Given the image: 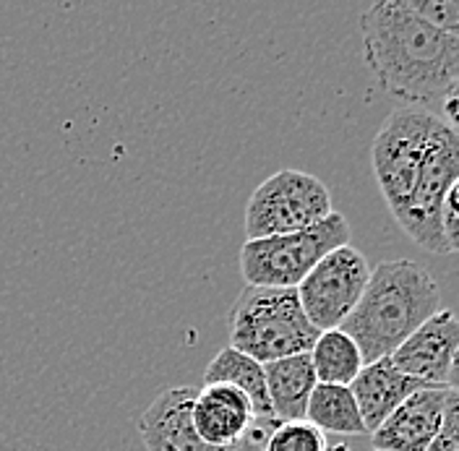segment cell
<instances>
[{
    "label": "cell",
    "mask_w": 459,
    "mask_h": 451,
    "mask_svg": "<svg viewBox=\"0 0 459 451\" xmlns=\"http://www.w3.org/2000/svg\"><path fill=\"white\" fill-rule=\"evenodd\" d=\"M366 60L381 91L404 108H444L457 97L459 34L430 27L402 0H381L360 16Z\"/></svg>",
    "instance_id": "cell-1"
},
{
    "label": "cell",
    "mask_w": 459,
    "mask_h": 451,
    "mask_svg": "<svg viewBox=\"0 0 459 451\" xmlns=\"http://www.w3.org/2000/svg\"><path fill=\"white\" fill-rule=\"evenodd\" d=\"M441 310V287L426 266L394 258L371 266L368 284L340 326L363 355V363L389 358L404 339Z\"/></svg>",
    "instance_id": "cell-2"
},
{
    "label": "cell",
    "mask_w": 459,
    "mask_h": 451,
    "mask_svg": "<svg viewBox=\"0 0 459 451\" xmlns=\"http://www.w3.org/2000/svg\"><path fill=\"white\" fill-rule=\"evenodd\" d=\"M230 347L266 366L311 352L318 329L303 313L295 290L246 284L228 313Z\"/></svg>",
    "instance_id": "cell-3"
},
{
    "label": "cell",
    "mask_w": 459,
    "mask_h": 451,
    "mask_svg": "<svg viewBox=\"0 0 459 451\" xmlns=\"http://www.w3.org/2000/svg\"><path fill=\"white\" fill-rule=\"evenodd\" d=\"M350 235L352 230L347 217L332 212L308 230L246 240L240 248V272L246 284L254 287L295 290L324 256L350 246Z\"/></svg>",
    "instance_id": "cell-4"
},
{
    "label": "cell",
    "mask_w": 459,
    "mask_h": 451,
    "mask_svg": "<svg viewBox=\"0 0 459 451\" xmlns=\"http://www.w3.org/2000/svg\"><path fill=\"white\" fill-rule=\"evenodd\" d=\"M441 120V115L423 108H397L373 139V175L394 220H400L410 204L426 146Z\"/></svg>",
    "instance_id": "cell-5"
},
{
    "label": "cell",
    "mask_w": 459,
    "mask_h": 451,
    "mask_svg": "<svg viewBox=\"0 0 459 451\" xmlns=\"http://www.w3.org/2000/svg\"><path fill=\"white\" fill-rule=\"evenodd\" d=\"M334 212L332 194L321 178L285 168L269 175L246 204L248 240L290 235L318 225Z\"/></svg>",
    "instance_id": "cell-6"
},
{
    "label": "cell",
    "mask_w": 459,
    "mask_h": 451,
    "mask_svg": "<svg viewBox=\"0 0 459 451\" xmlns=\"http://www.w3.org/2000/svg\"><path fill=\"white\" fill-rule=\"evenodd\" d=\"M459 180V139L449 123H438L430 136L423 162L415 178V188L407 209L397 220L404 235L429 254H452L438 225V212L446 194Z\"/></svg>",
    "instance_id": "cell-7"
},
{
    "label": "cell",
    "mask_w": 459,
    "mask_h": 451,
    "mask_svg": "<svg viewBox=\"0 0 459 451\" xmlns=\"http://www.w3.org/2000/svg\"><path fill=\"white\" fill-rule=\"evenodd\" d=\"M371 277L368 258L352 246L326 254L303 282L295 287L303 313L318 332L340 329L358 306Z\"/></svg>",
    "instance_id": "cell-8"
},
{
    "label": "cell",
    "mask_w": 459,
    "mask_h": 451,
    "mask_svg": "<svg viewBox=\"0 0 459 451\" xmlns=\"http://www.w3.org/2000/svg\"><path fill=\"white\" fill-rule=\"evenodd\" d=\"M459 324L452 308L433 313L389 355L397 370L429 386H457Z\"/></svg>",
    "instance_id": "cell-9"
},
{
    "label": "cell",
    "mask_w": 459,
    "mask_h": 451,
    "mask_svg": "<svg viewBox=\"0 0 459 451\" xmlns=\"http://www.w3.org/2000/svg\"><path fill=\"white\" fill-rule=\"evenodd\" d=\"M457 386H426L410 395L400 407L371 433L378 451H426L441 428L444 410Z\"/></svg>",
    "instance_id": "cell-10"
},
{
    "label": "cell",
    "mask_w": 459,
    "mask_h": 451,
    "mask_svg": "<svg viewBox=\"0 0 459 451\" xmlns=\"http://www.w3.org/2000/svg\"><path fill=\"white\" fill-rule=\"evenodd\" d=\"M199 389H162L139 418V433L146 451H222L204 444L194 428V402Z\"/></svg>",
    "instance_id": "cell-11"
},
{
    "label": "cell",
    "mask_w": 459,
    "mask_h": 451,
    "mask_svg": "<svg viewBox=\"0 0 459 451\" xmlns=\"http://www.w3.org/2000/svg\"><path fill=\"white\" fill-rule=\"evenodd\" d=\"M256 423L248 396L230 384H204L194 402V428L212 449L230 451Z\"/></svg>",
    "instance_id": "cell-12"
},
{
    "label": "cell",
    "mask_w": 459,
    "mask_h": 451,
    "mask_svg": "<svg viewBox=\"0 0 459 451\" xmlns=\"http://www.w3.org/2000/svg\"><path fill=\"white\" fill-rule=\"evenodd\" d=\"M426 386L429 384L410 378L402 370H397L389 358H381V360H373L360 368V373L350 384V392L360 410L366 433H373L407 396L426 389Z\"/></svg>",
    "instance_id": "cell-13"
},
{
    "label": "cell",
    "mask_w": 459,
    "mask_h": 451,
    "mask_svg": "<svg viewBox=\"0 0 459 451\" xmlns=\"http://www.w3.org/2000/svg\"><path fill=\"white\" fill-rule=\"evenodd\" d=\"M264 381H266V396L272 404V415L277 423L306 421L308 399L318 384L308 352L266 363Z\"/></svg>",
    "instance_id": "cell-14"
},
{
    "label": "cell",
    "mask_w": 459,
    "mask_h": 451,
    "mask_svg": "<svg viewBox=\"0 0 459 451\" xmlns=\"http://www.w3.org/2000/svg\"><path fill=\"white\" fill-rule=\"evenodd\" d=\"M204 384H230L238 392L248 396L256 421L264 423H277L272 415V404L266 396V381H264V366L254 358L238 352L235 347H222L204 370Z\"/></svg>",
    "instance_id": "cell-15"
},
{
    "label": "cell",
    "mask_w": 459,
    "mask_h": 451,
    "mask_svg": "<svg viewBox=\"0 0 459 451\" xmlns=\"http://www.w3.org/2000/svg\"><path fill=\"white\" fill-rule=\"evenodd\" d=\"M308 358L314 366L316 381L329 384V386H350L355 376L360 373V368L366 366L358 344L347 337L342 329L321 332Z\"/></svg>",
    "instance_id": "cell-16"
},
{
    "label": "cell",
    "mask_w": 459,
    "mask_h": 451,
    "mask_svg": "<svg viewBox=\"0 0 459 451\" xmlns=\"http://www.w3.org/2000/svg\"><path fill=\"white\" fill-rule=\"evenodd\" d=\"M306 421L316 425L324 436L326 433H337V436H363L366 433V425H363L360 410L355 404L350 386L316 384L314 395L306 407Z\"/></svg>",
    "instance_id": "cell-17"
},
{
    "label": "cell",
    "mask_w": 459,
    "mask_h": 451,
    "mask_svg": "<svg viewBox=\"0 0 459 451\" xmlns=\"http://www.w3.org/2000/svg\"><path fill=\"white\" fill-rule=\"evenodd\" d=\"M264 451H329V441L308 421L274 423L266 433Z\"/></svg>",
    "instance_id": "cell-18"
},
{
    "label": "cell",
    "mask_w": 459,
    "mask_h": 451,
    "mask_svg": "<svg viewBox=\"0 0 459 451\" xmlns=\"http://www.w3.org/2000/svg\"><path fill=\"white\" fill-rule=\"evenodd\" d=\"M410 13L423 19L430 27L459 34V3L457 0H402Z\"/></svg>",
    "instance_id": "cell-19"
},
{
    "label": "cell",
    "mask_w": 459,
    "mask_h": 451,
    "mask_svg": "<svg viewBox=\"0 0 459 451\" xmlns=\"http://www.w3.org/2000/svg\"><path fill=\"white\" fill-rule=\"evenodd\" d=\"M459 447V392L452 395L446 410H444V421L441 428L436 430L433 441L426 451H457Z\"/></svg>",
    "instance_id": "cell-20"
},
{
    "label": "cell",
    "mask_w": 459,
    "mask_h": 451,
    "mask_svg": "<svg viewBox=\"0 0 459 451\" xmlns=\"http://www.w3.org/2000/svg\"><path fill=\"white\" fill-rule=\"evenodd\" d=\"M457 188L455 186L446 198H444V204H441V212H438V225H441V232H444V240H446V246H449V251L455 254L459 248V238H457Z\"/></svg>",
    "instance_id": "cell-21"
},
{
    "label": "cell",
    "mask_w": 459,
    "mask_h": 451,
    "mask_svg": "<svg viewBox=\"0 0 459 451\" xmlns=\"http://www.w3.org/2000/svg\"><path fill=\"white\" fill-rule=\"evenodd\" d=\"M269 430H272V425L264 428V421H256L254 428L248 430V436H246L240 444H235L230 451H264V441H266V433H269Z\"/></svg>",
    "instance_id": "cell-22"
},
{
    "label": "cell",
    "mask_w": 459,
    "mask_h": 451,
    "mask_svg": "<svg viewBox=\"0 0 459 451\" xmlns=\"http://www.w3.org/2000/svg\"><path fill=\"white\" fill-rule=\"evenodd\" d=\"M371 451H378V449H371Z\"/></svg>",
    "instance_id": "cell-23"
}]
</instances>
